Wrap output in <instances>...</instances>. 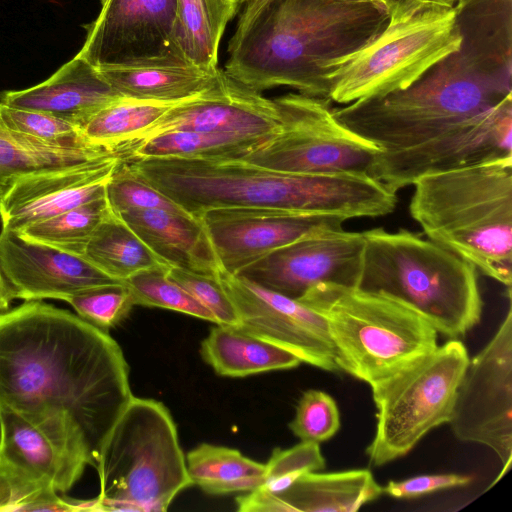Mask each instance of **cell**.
<instances>
[{
  "instance_id": "1",
  "label": "cell",
  "mask_w": 512,
  "mask_h": 512,
  "mask_svg": "<svg viewBox=\"0 0 512 512\" xmlns=\"http://www.w3.org/2000/svg\"><path fill=\"white\" fill-rule=\"evenodd\" d=\"M132 396L108 332L40 300L0 314V406L67 453L94 466Z\"/></svg>"
},
{
  "instance_id": "2",
  "label": "cell",
  "mask_w": 512,
  "mask_h": 512,
  "mask_svg": "<svg viewBox=\"0 0 512 512\" xmlns=\"http://www.w3.org/2000/svg\"><path fill=\"white\" fill-rule=\"evenodd\" d=\"M458 49L407 88L333 108L383 152L423 142L512 95V0H459Z\"/></svg>"
},
{
  "instance_id": "3",
  "label": "cell",
  "mask_w": 512,
  "mask_h": 512,
  "mask_svg": "<svg viewBox=\"0 0 512 512\" xmlns=\"http://www.w3.org/2000/svg\"><path fill=\"white\" fill-rule=\"evenodd\" d=\"M389 20L375 1L248 0L224 72L260 93L287 86L329 100L330 64L371 42Z\"/></svg>"
},
{
  "instance_id": "4",
  "label": "cell",
  "mask_w": 512,
  "mask_h": 512,
  "mask_svg": "<svg viewBox=\"0 0 512 512\" xmlns=\"http://www.w3.org/2000/svg\"><path fill=\"white\" fill-rule=\"evenodd\" d=\"M130 169L183 210L260 207L344 219L392 213L396 193L367 174L283 172L243 160L126 158Z\"/></svg>"
},
{
  "instance_id": "5",
  "label": "cell",
  "mask_w": 512,
  "mask_h": 512,
  "mask_svg": "<svg viewBox=\"0 0 512 512\" xmlns=\"http://www.w3.org/2000/svg\"><path fill=\"white\" fill-rule=\"evenodd\" d=\"M411 217L429 240L511 290L512 156L426 174Z\"/></svg>"
},
{
  "instance_id": "6",
  "label": "cell",
  "mask_w": 512,
  "mask_h": 512,
  "mask_svg": "<svg viewBox=\"0 0 512 512\" xmlns=\"http://www.w3.org/2000/svg\"><path fill=\"white\" fill-rule=\"evenodd\" d=\"M364 251L357 288L411 306L449 339L465 336L481 320L477 269L411 231L362 232Z\"/></svg>"
},
{
  "instance_id": "7",
  "label": "cell",
  "mask_w": 512,
  "mask_h": 512,
  "mask_svg": "<svg viewBox=\"0 0 512 512\" xmlns=\"http://www.w3.org/2000/svg\"><path fill=\"white\" fill-rule=\"evenodd\" d=\"M297 300L324 318L339 371L370 386L438 346V332L425 317L383 293L320 283Z\"/></svg>"
},
{
  "instance_id": "8",
  "label": "cell",
  "mask_w": 512,
  "mask_h": 512,
  "mask_svg": "<svg viewBox=\"0 0 512 512\" xmlns=\"http://www.w3.org/2000/svg\"><path fill=\"white\" fill-rule=\"evenodd\" d=\"M97 511H166L192 486L175 422L166 406L132 396L96 463Z\"/></svg>"
},
{
  "instance_id": "9",
  "label": "cell",
  "mask_w": 512,
  "mask_h": 512,
  "mask_svg": "<svg viewBox=\"0 0 512 512\" xmlns=\"http://www.w3.org/2000/svg\"><path fill=\"white\" fill-rule=\"evenodd\" d=\"M460 43L455 7L425 3L330 64L324 76L329 100L346 105L403 90Z\"/></svg>"
},
{
  "instance_id": "10",
  "label": "cell",
  "mask_w": 512,
  "mask_h": 512,
  "mask_svg": "<svg viewBox=\"0 0 512 512\" xmlns=\"http://www.w3.org/2000/svg\"><path fill=\"white\" fill-rule=\"evenodd\" d=\"M469 359L464 343L449 339L370 386L377 408L375 434L366 448L372 465L406 455L428 432L449 423Z\"/></svg>"
},
{
  "instance_id": "11",
  "label": "cell",
  "mask_w": 512,
  "mask_h": 512,
  "mask_svg": "<svg viewBox=\"0 0 512 512\" xmlns=\"http://www.w3.org/2000/svg\"><path fill=\"white\" fill-rule=\"evenodd\" d=\"M273 100L281 132L239 160L283 172L371 176L383 150L341 123L330 100L300 93Z\"/></svg>"
},
{
  "instance_id": "12",
  "label": "cell",
  "mask_w": 512,
  "mask_h": 512,
  "mask_svg": "<svg viewBox=\"0 0 512 512\" xmlns=\"http://www.w3.org/2000/svg\"><path fill=\"white\" fill-rule=\"evenodd\" d=\"M461 441L490 448L501 463L492 487L512 461V309L472 358L457 390L449 421Z\"/></svg>"
},
{
  "instance_id": "13",
  "label": "cell",
  "mask_w": 512,
  "mask_h": 512,
  "mask_svg": "<svg viewBox=\"0 0 512 512\" xmlns=\"http://www.w3.org/2000/svg\"><path fill=\"white\" fill-rule=\"evenodd\" d=\"M512 156V95L416 145L382 152L371 176L395 193L420 177Z\"/></svg>"
},
{
  "instance_id": "14",
  "label": "cell",
  "mask_w": 512,
  "mask_h": 512,
  "mask_svg": "<svg viewBox=\"0 0 512 512\" xmlns=\"http://www.w3.org/2000/svg\"><path fill=\"white\" fill-rule=\"evenodd\" d=\"M363 251L362 232L328 229L273 250L235 276L298 299L320 283L357 287Z\"/></svg>"
},
{
  "instance_id": "15",
  "label": "cell",
  "mask_w": 512,
  "mask_h": 512,
  "mask_svg": "<svg viewBox=\"0 0 512 512\" xmlns=\"http://www.w3.org/2000/svg\"><path fill=\"white\" fill-rule=\"evenodd\" d=\"M219 280L237 310L241 328L326 371H339L322 316L297 299L220 271Z\"/></svg>"
},
{
  "instance_id": "16",
  "label": "cell",
  "mask_w": 512,
  "mask_h": 512,
  "mask_svg": "<svg viewBox=\"0 0 512 512\" xmlns=\"http://www.w3.org/2000/svg\"><path fill=\"white\" fill-rule=\"evenodd\" d=\"M77 55L96 68L180 57L174 47L176 0H100ZM181 58V57H180Z\"/></svg>"
},
{
  "instance_id": "17",
  "label": "cell",
  "mask_w": 512,
  "mask_h": 512,
  "mask_svg": "<svg viewBox=\"0 0 512 512\" xmlns=\"http://www.w3.org/2000/svg\"><path fill=\"white\" fill-rule=\"evenodd\" d=\"M198 217L211 239L221 270L231 275L307 235L340 229L345 221L336 216L260 207L212 208Z\"/></svg>"
},
{
  "instance_id": "18",
  "label": "cell",
  "mask_w": 512,
  "mask_h": 512,
  "mask_svg": "<svg viewBox=\"0 0 512 512\" xmlns=\"http://www.w3.org/2000/svg\"><path fill=\"white\" fill-rule=\"evenodd\" d=\"M122 158L112 154L15 177L0 197L2 230L20 232L105 196L106 184Z\"/></svg>"
},
{
  "instance_id": "19",
  "label": "cell",
  "mask_w": 512,
  "mask_h": 512,
  "mask_svg": "<svg viewBox=\"0 0 512 512\" xmlns=\"http://www.w3.org/2000/svg\"><path fill=\"white\" fill-rule=\"evenodd\" d=\"M281 130L282 120L274 100L226 74L213 89L173 105L134 142L123 148L172 131L274 137Z\"/></svg>"
},
{
  "instance_id": "20",
  "label": "cell",
  "mask_w": 512,
  "mask_h": 512,
  "mask_svg": "<svg viewBox=\"0 0 512 512\" xmlns=\"http://www.w3.org/2000/svg\"><path fill=\"white\" fill-rule=\"evenodd\" d=\"M0 270L12 300L67 301L80 291L122 282L102 272L83 256L7 230L0 233Z\"/></svg>"
},
{
  "instance_id": "21",
  "label": "cell",
  "mask_w": 512,
  "mask_h": 512,
  "mask_svg": "<svg viewBox=\"0 0 512 512\" xmlns=\"http://www.w3.org/2000/svg\"><path fill=\"white\" fill-rule=\"evenodd\" d=\"M381 486L368 469L308 472L277 493L259 489L236 498L241 512H354L379 498Z\"/></svg>"
},
{
  "instance_id": "22",
  "label": "cell",
  "mask_w": 512,
  "mask_h": 512,
  "mask_svg": "<svg viewBox=\"0 0 512 512\" xmlns=\"http://www.w3.org/2000/svg\"><path fill=\"white\" fill-rule=\"evenodd\" d=\"M120 97L98 68L76 55L44 82L6 92L0 102L51 114L80 129L93 113Z\"/></svg>"
},
{
  "instance_id": "23",
  "label": "cell",
  "mask_w": 512,
  "mask_h": 512,
  "mask_svg": "<svg viewBox=\"0 0 512 512\" xmlns=\"http://www.w3.org/2000/svg\"><path fill=\"white\" fill-rule=\"evenodd\" d=\"M117 216L165 265L219 275L221 266L199 217L162 209H133Z\"/></svg>"
},
{
  "instance_id": "24",
  "label": "cell",
  "mask_w": 512,
  "mask_h": 512,
  "mask_svg": "<svg viewBox=\"0 0 512 512\" xmlns=\"http://www.w3.org/2000/svg\"><path fill=\"white\" fill-rule=\"evenodd\" d=\"M122 97L179 103L219 85L225 72L208 70L180 57H167L98 68Z\"/></svg>"
},
{
  "instance_id": "25",
  "label": "cell",
  "mask_w": 512,
  "mask_h": 512,
  "mask_svg": "<svg viewBox=\"0 0 512 512\" xmlns=\"http://www.w3.org/2000/svg\"><path fill=\"white\" fill-rule=\"evenodd\" d=\"M0 458L29 480L69 491L87 463L61 449L44 432L0 406Z\"/></svg>"
},
{
  "instance_id": "26",
  "label": "cell",
  "mask_w": 512,
  "mask_h": 512,
  "mask_svg": "<svg viewBox=\"0 0 512 512\" xmlns=\"http://www.w3.org/2000/svg\"><path fill=\"white\" fill-rule=\"evenodd\" d=\"M200 353L218 375L227 377L287 370L301 363L293 353L238 325L217 324L201 342Z\"/></svg>"
},
{
  "instance_id": "27",
  "label": "cell",
  "mask_w": 512,
  "mask_h": 512,
  "mask_svg": "<svg viewBox=\"0 0 512 512\" xmlns=\"http://www.w3.org/2000/svg\"><path fill=\"white\" fill-rule=\"evenodd\" d=\"M238 7L232 0H176L174 47L186 61L218 69V51L228 22Z\"/></svg>"
},
{
  "instance_id": "28",
  "label": "cell",
  "mask_w": 512,
  "mask_h": 512,
  "mask_svg": "<svg viewBox=\"0 0 512 512\" xmlns=\"http://www.w3.org/2000/svg\"><path fill=\"white\" fill-rule=\"evenodd\" d=\"M272 138L195 131H172L140 141L124 149L123 154L124 158L239 160Z\"/></svg>"
},
{
  "instance_id": "29",
  "label": "cell",
  "mask_w": 512,
  "mask_h": 512,
  "mask_svg": "<svg viewBox=\"0 0 512 512\" xmlns=\"http://www.w3.org/2000/svg\"><path fill=\"white\" fill-rule=\"evenodd\" d=\"M186 466L192 485L212 495L249 492L264 482L265 463L224 446H196L188 452Z\"/></svg>"
},
{
  "instance_id": "30",
  "label": "cell",
  "mask_w": 512,
  "mask_h": 512,
  "mask_svg": "<svg viewBox=\"0 0 512 512\" xmlns=\"http://www.w3.org/2000/svg\"><path fill=\"white\" fill-rule=\"evenodd\" d=\"M83 257L119 281L141 270L165 265L112 211L95 230Z\"/></svg>"
},
{
  "instance_id": "31",
  "label": "cell",
  "mask_w": 512,
  "mask_h": 512,
  "mask_svg": "<svg viewBox=\"0 0 512 512\" xmlns=\"http://www.w3.org/2000/svg\"><path fill=\"white\" fill-rule=\"evenodd\" d=\"M175 104L120 97L93 113L80 132L90 144L119 152Z\"/></svg>"
},
{
  "instance_id": "32",
  "label": "cell",
  "mask_w": 512,
  "mask_h": 512,
  "mask_svg": "<svg viewBox=\"0 0 512 512\" xmlns=\"http://www.w3.org/2000/svg\"><path fill=\"white\" fill-rule=\"evenodd\" d=\"M107 149H69L50 146L0 126V197L17 176L45 169L70 166L107 155Z\"/></svg>"
},
{
  "instance_id": "33",
  "label": "cell",
  "mask_w": 512,
  "mask_h": 512,
  "mask_svg": "<svg viewBox=\"0 0 512 512\" xmlns=\"http://www.w3.org/2000/svg\"><path fill=\"white\" fill-rule=\"evenodd\" d=\"M111 213L106 196L86 202L18 232L24 238L83 256L101 222Z\"/></svg>"
},
{
  "instance_id": "34",
  "label": "cell",
  "mask_w": 512,
  "mask_h": 512,
  "mask_svg": "<svg viewBox=\"0 0 512 512\" xmlns=\"http://www.w3.org/2000/svg\"><path fill=\"white\" fill-rule=\"evenodd\" d=\"M168 267L161 265L141 270L123 280L134 305L168 309L216 323L205 307L168 277Z\"/></svg>"
},
{
  "instance_id": "35",
  "label": "cell",
  "mask_w": 512,
  "mask_h": 512,
  "mask_svg": "<svg viewBox=\"0 0 512 512\" xmlns=\"http://www.w3.org/2000/svg\"><path fill=\"white\" fill-rule=\"evenodd\" d=\"M0 126L11 133L31 137L54 147L106 149L87 142L80 129L71 122L48 113L10 107L1 102Z\"/></svg>"
},
{
  "instance_id": "36",
  "label": "cell",
  "mask_w": 512,
  "mask_h": 512,
  "mask_svg": "<svg viewBox=\"0 0 512 512\" xmlns=\"http://www.w3.org/2000/svg\"><path fill=\"white\" fill-rule=\"evenodd\" d=\"M66 302L80 318L106 332L123 321L135 306L123 281L80 291Z\"/></svg>"
},
{
  "instance_id": "37",
  "label": "cell",
  "mask_w": 512,
  "mask_h": 512,
  "mask_svg": "<svg viewBox=\"0 0 512 512\" xmlns=\"http://www.w3.org/2000/svg\"><path fill=\"white\" fill-rule=\"evenodd\" d=\"M105 196L115 215L133 209H162L188 213L136 175L123 158L106 184Z\"/></svg>"
},
{
  "instance_id": "38",
  "label": "cell",
  "mask_w": 512,
  "mask_h": 512,
  "mask_svg": "<svg viewBox=\"0 0 512 512\" xmlns=\"http://www.w3.org/2000/svg\"><path fill=\"white\" fill-rule=\"evenodd\" d=\"M340 425V412L335 400L324 391L310 389L298 400L289 428L300 441L320 444L331 439Z\"/></svg>"
},
{
  "instance_id": "39",
  "label": "cell",
  "mask_w": 512,
  "mask_h": 512,
  "mask_svg": "<svg viewBox=\"0 0 512 512\" xmlns=\"http://www.w3.org/2000/svg\"><path fill=\"white\" fill-rule=\"evenodd\" d=\"M325 466L318 443L300 441L287 449L275 448L265 463L264 482L257 489L269 493L283 491L303 474L323 470Z\"/></svg>"
},
{
  "instance_id": "40",
  "label": "cell",
  "mask_w": 512,
  "mask_h": 512,
  "mask_svg": "<svg viewBox=\"0 0 512 512\" xmlns=\"http://www.w3.org/2000/svg\"><path fill=\"white\" fill-rule=\"evenodd\" d=\"M167 275L205 307L214 316L216 324H240L235 305L218 276L177 267H168Z\"/></svg>"
},
{
  "instance_id": "41",
  "label": "cell",
  "mask_w": 512,
  "mask_h": 512,
  "mask_svg": "<svg viewBox=\"0 0 512 512\" xmlns=\"http://www.w3.org/2000/svg\"><path fill=\"white\" fill-rule=\"evenodd\" d=\"M55 491L29 480L0 458V511H32Z\"/></svg>"
},
{
  "instance_id": "42",
  "label": "cell",
  "mask_w": 512,
  "mask_h": 512,
  "mask_svg": "<svg viewBox=\"0 0 512 512\" xmlns=\"http://www.w3.org/2000/svg\"><path fill=\"white\" fill-rule=\"evenodd\" d=\"M471 481L470 476L455 473L420 475L400 481H389L383 487V493L397 499H411L439 490L466 486Z\"/></svg>"
},
{
  "instance_id": "43",
  "label": "cell",
  "mask_w": 512,
  "mask_h": 512,
  "mask_svg": "<svg viewBox=\"0 0 512 512\" xmlns=\"http://www.w3.org/2000/svg\"><path fill=\"white\" fill-rule=\"evenodd\" d=\"M388 11L390 22L400 20L431 0H375Z\"/></svg>"
},
{
  "instance_id": "44",
  "label": "cell",
  "mask_w": 512,
  "mask_h": 512,
  "mask_svg": "<svg viewBox=\"0 0 512 512\" xmlns=\"http://www.w3.org/2000/svg\"><path fill=\"white\" fill-rule=\"evenodd\" d=\"M12 298L0 270V314L9 310Z\"/></svg>"
},
{
  "instance_id": "45",
  "label": "cell",
  "mask_w": 512,
  "mask_h": 512,
  "mask_svg": "<svg viewBox=\"0 0 512 512\" xmlns=\"http://www.w3.org/2000/svg\"><path fill=\"white\" fill-rule=\"evenodd\" d=\"M432 2L439 3L447 6H454L459 0H431Z\"/></svg>"
},
{
  "instance_id": "46",
  "label": "cell",
  "mask_w": 512,
  "mask_h": 512,
  "mask_svg": "<svg viewBox=\"0 0 512 512\" xmlns=\"http://www.w3.org/2000/svg\"><path fill=\"white\" fill-rule=\"evenodd\" d=\"M248 0H232V2L239 8L243 3L247 2Z\"/></svg>"
},
{
  "instance_id": "47",
  "label": "cell",
  "mask_w": 512,
  "mask_h": 512,
  "mask_svg": "<svg viewBox=\"0 0 512 512\" xmlns=\"http://www.w3.org/2000/svg\"><path fill=\"white\" fill-rule=\"evenodd\" d=\"M345 1H356V2H360V1H375V0H345ZM377 2V1H375ZM379 3V2H378Z\"/></svg>"
}]
</instances>
